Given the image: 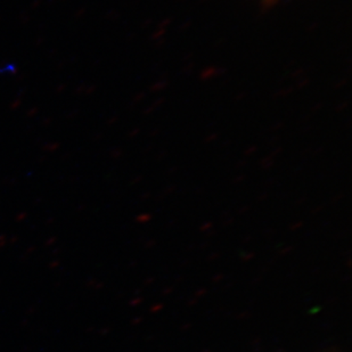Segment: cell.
Here are the masks:
<instances>
[]
</instances>
